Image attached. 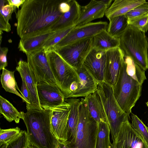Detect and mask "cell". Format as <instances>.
<instances>
[{"label": "cell", "mask_w": 148, "mask_h": 148, "mask_svg": "<svg viewBox=\"0 0 148 148\" xmlns=\"http://www.w3.org/2000/svg\"><path fill=\"white\" fill-rule=\"evenodd\" d=\"M70 105V112L66 130V141L64 143H70L75 136L79 120V107L81 99L70 98L66 99Z\"/></svg>", "instance_id": "cell-22"}, {"label": "cell", "mask_w": 148, "mask_h": 148, "mask_svg": "<svg viewBox=\"0 0 148 148\" xmlns=\"http://www.w3.org/2000/svg\"><path fill=\"white\" fill-rule=\"evenodd\" d=\"M16 70L19 73L22 80L25 82L28 90L30 104L26 106L27 110L42 109L40 105L37 88V84L29 67L27 62L20 60L18 63Z\"/></svg>", "instance_id": "cell-17"}, {"label": "cell", "mask_w": 148, "mask_h": 148, "mask_svg": "<svg viewBox=\"0 0 148 148\" xmlns=\"http://www.w3.org/2000/svg\"><path fill=\"white\" fill-rule=\"evenodd\" d=\"M53 110L28 109L22 112V118L26 126L30 144L36 148H57L59 143L52 131Z\"/></svg>", "instance_id": "cell-2"}, {"label": "cell", "mask_w": 148, "mask_h": 148, "mask_svg": "<svg viewBox=\"0 0 148 148\" xmlns=\"http://www.w3.org/2000/svg\"><path fill=\"white\" fill-rule=\"evenodd\" d=\"M75 70L78 77L77 88L68 98L85 97L97 90L98 82L83 66Z\"/></svg>", "instance_id": "cell-18"}, {"label": "cell", "mask_w": 148, "mask_h": 148, "mask_svg": "<svg viewBox=\"0 0 148 148\" xmlns=\"http://www.w3.org/2000/svg\"><path fill=\"white\" fill-rule=\"evenodd\" d=\"M70 108V104L65 99L64 102L62 105L52 109V131L55 137L60 143H64L66 141V126Z\"/></svg>", "instance_id": "cell-13"}, {"label": "cell", "mask_w": 148, "mask_h": 148, "mask_svg": "<svg viewBox=\"0 0 148 148\" xmlns=\"http://www.w3.org/2000/svg\"><path fill=\"white\" fill-rule=\"evenodd\" d=\"M8 144H3L0 145V148H6Z\"/></svg>", "instance_id": "cell-42"}, {"label": "cell", "mask_w": 148, "mask_h": 148, "mask_svg": "<svg viewBox=\"0 0 148 148\" xmlns=\"http://www.w3.org/2000/svg\"><path fill=\"white\" fill-rule=\"evenodd\" d=\"M22 84L21 87V92L24 97L28 101L29 104L26 106L29 105L30 104V98L28 90L26 85L23 80H22Z\"/></svg>", "instance_id": "cell-39"}, {"label": "cell", "mask_w": 148, "mask_h": 148, "mask_svg": "<svg viewBox=\"0 0 148 148\" xmlns=\"http://www.w3.org/2000/svg\"><path fill=\"white\" fill-rule=\"evenodd\" d=\"M129 25H131L143 32L148 31V12L133 20Z\"/></svg>", "instance_id": "cell-35"}, {"label": "cell", "mask_w": 148, "mask_h": 148, "mask_svg": "<svg viewBox=\"0 0 148 148\" xmlns=\"http://www.w3.org/2000/svg\"><path fill=\"white\" fill-rule=\"evenodd\" d=\"M148 12V3H145L131 10L126 14L128 23Z\"/></svg>", "instance_id": "cell-34"}, {"label": "cell", "mask_w": 148, "mask_h": 148, "mask_svg": "<svg viewBox=\"0 0 148 148\" xmlns=\"http://www.w3.org/2000/svg\"><path fill=\"white\" fill-rule=\"evenodd\" d=\"M57 148H69L65 144L59 143Z\"/></svg>", "instance_id": "cell-41"}, {"label": "cell", "mask_w": 148, "mask_h": 148, "mask_svg": "<svg viewBox=\"0 0 148 148\" xmlns=\"http://www.w3.org/2000/svg\"><path fill=\"white\" fill-rule=\"evenodd\" d=\"M26 55L29 67L37 85L47 84L58 87L47 61L44 49Z\"/></svg>", "instance_id": "cell-9"}, {"label": "cell", "mask_w": 148, "mask_h": 148, "mask_svg": "<svg viewBox=\"0 0 148 148\" xmlns=\"http://www.w3.org/2000/svg\"><path fill=\"white\" fill-rule=\"evenodd\" d=\"M98 129V123L90 114L84 98L81 99L76 133L71 141L65 144L69 148H95Z\"/></svg>", "instance_id": "cell-5"}, {"label": "cell", "mask_w": 148, "mask_h": 148, "mask_svg": "<svg viewBox=\"0 0 148 148\" xmlns=\"http://www.w3.org/2000/svg\"><path fill=\"white\" fill-rule=\"evenodd\" d=\"M37 88L42 109H52L62 105L65 101L64 96L57 86L43 84L37 85Z\"/></svg>", "instance_id": "cell-14"}, {"label": "cell", "mask_w": 148, "mask_h": 148, "mask_svg": "<svg viewBox=\"0 0 148 148\" xmlns=\"http://www.w3.org/2000/svg\"><path fill=\"white\" fill-rule=\"evenodd\" d=\"M75 26H73L55 32L46 41L43 48L46 49L53 47L64 38Z\"/></svg>", "instance_id": "cell-30"}, {"label": "cell", "mask_w": 148, "mask_h": 148, "mask_svg": "<svg viewBox=\"0 0 148 148\" xmlns=\"http://www.w3.org/2000/svg\"><path fill=\"white\" fill-rule=\"evenodd\" d=\"M146 2L145 0H115L107 9L105 15L109 19L125 15L134 8Z\"/></svg>", "instance_id": "cell-21"}, {"label": "cell", "mask_w": 148, "mask_h": 148, "mask_svg": "<svg viewBox=\"0 0 148 148\" xmlns=\"http://www.w3.org/2000/svg\"><path fill=\"white\" fill-rule=\"evenodd\" d=\"M132 128L143 138L148 145V127L136 115L131 113Z\"/></svg>", "instance_id": "cell-31"}, {"label": "cell", "mask_w": 148, "mask_h": 148, "mask_svg": "<svg viewBox=\"0 0 148 148\" xmlns=\"http://www.w3.org/2000/svg\"><path fill=\"white\" fill-rule=\"evenodd\" d=\"M93 39V37L86 38L63 47L51 49L76 70L82 66L86 58L92 49Z\"/></svg>", "instance_id": "cell-8"}, {"label": "cell", "mask_w": 148, "mask_h": 148, "mask_svg": "<svg viewBox=\"0 0 148 148\" xmlns=\"http://www.w3.org/2000/svg\"><path fill=\"white\" fill-rule=\"evenodd\" d=\"M108 25L106 22L99 21L75 26L64 38L52 48L63 47L81 40L93 37L107 29Z\"/></svg>", "instance_id": "cell-11"}, {"label": "cell", "mask_w": 148, "mask_h": 148, "mask_svg": "<svg viewBox=\"0 0 148 148\" xmlns=\"http://www.w3.org/2000/svg\"><path fill=\"white\" fill-rule=\"evenodd\" d=\"M108 20L107 32L111 36L120 38L129 25L125 15L110 18Z\"/></svg>", "instance_id": "cell-27"}, {"label": "cell", "mask_w": 148, "mask_h": 148, "mask_svg": "<svg viewBox=\"0 0 148 148\" xmlns=\"http://www.w3.org/2000/svg\"><path fill=\"white\" fill-rule=\"evenodd\" d=\"M119 47L144 69H148V42L145 33L129 25L120 38Z\"/></svg>", "instance_id": "cell-3"}, {"label": "cell", "mask_w": 148, "mask_h": 148, "mask_svg": "<svg viewBox=\"0 0 148 148\" xmlns=\"http://www.w3.org/2000/svg\"><path fill=\"white\" fill-rule=\"evenodd\" d=\"M142 88V85L127 74L124 62L119 78L112 89L118 104L129 115L141 95Z\"/></svg>", "instance_id": "cell-7"}, {"label": "cell", "mask_w": 148, "mask_h": 148, "mask_svg": "<svg viewBox=\"0 0 148 148\" xmlns=\"http://www.w3.org/2000/svg\"><path fill=\"white\" fill-rule=\"evenodd\" d=\"M110 148H113V147H112V145H111V147H110Z\"/></svg>", "instance_id": "cell-45"}, {"label": "cell", "mask_w": 148, "mask_h": 148, "mask_svg": "<svg viewBox=\"0 0 148 148\" xmlns=\"http://www.w3.org/2000/svg\"><path fill=\"white\" fill-rule=\"evenodd\" d=\"M25 0H7L8 4L13 7L15 10L16 8L18 9L19 6L22 5Z\"/></svg>", "instance_id": "cell-40"}, {"label": "cell", "mask_w": 148, "mask_h": 148, "mask_svg": "<svg viewBox=\"0 0 148 148\" xmlns=\"http://www.w3.org/2000/svg\"><path fill=\"white\" fill-rule=\"evenodd\" d=\"M124 62L126 64V71L128 75L142 85L146 79L145 71L129 56H124Z\"/></svg>", "instance_id": "cell-28"}, {"label": "cell", "mask_w": 148, "mask_h": 148, "mask_svg": "<svg viewBox=\"0 0 148 148\" xmlns=\"http://www.w3.org/2000/svg\"><path fill=\"white\" fill-rule=\"evenodd\" d=\"M1 75V81L2 87L7 92L14 94L20 97L26 105L29 103L23 96L19 89L14 76V71H11L5 68L2 70Z\"/></svg>", "instance_id": "cell-25"}, {"label": "cell", "mask_w": 148, "mask_h": 148, "mask_svg": "<svg viewBox=\"0 0 148 148\" xmlns=\"http://www.w3.org/2000/svg\"><path fill=\"white\" fill-rule=\"evenodd\" d=\"M0 113L10 122L14 121L16 123H18L20 119L22 118V112H19L9 101L1 95Z\"/></svg>", "instance_id": "cell-26"}, {"label": "cell", "mask_w": 148, "mask_h": 148, "mask_svg": "<svg viewBox=\"0 0 148 148\" xmlns=\"http://www.w3.org/2000/svg\"><path fill=\"white\" fill-rule=\"evenodd\" d=\"M146 104L147 106L148 107V101L146 103Z\"/></svg>", "instance_id": "cell-44"}, {"label": "cell", "mask_w": 148, "mask_h": 148, "mask_svg": "<svg viewBox=\"0 0 148 148\" xmlns=\"http://www.w3.org/2000/svg\"><path fill=\"white\" fill-rule=\"evenodd\" d=\"M30 144L27 132L22 130L15 138L8 144L6 148H27Z\"/></svg>", "instance_id": "cell-33"}, {"label": "cell", "mask_w": 148, "mask_h": 148, "mask_svg": "<svg viewBox=\"0 0 148 148\" xmlns=\"http://www.w3.org/2000/svg\"><path fill=\"white\" fill-rule=\"evenodd\" d=\"M21 131L18 127L7 129H0V145L8 144L15 138Z\"/></svg>", "instance_id": "cell-32"}, {"label": "cell", "mask_w": 148, "mask_h": 148, "mask_svg": "<svg viewBox=\"0 0 148 148\" xmlns=\"http://www.w3.org/2000/svg\"><path fill=\"white\" fill-rule=\"evenodd\" d=\"M89 112L97 123H108L107 117L101 98L97 90L84 97Z\"/></svg>", "instance_id": "cell-20"}, {"label": "cell", "mask_w": 148, "mask_h": 148, "mask_svg": "<svg viewBox=\"0 0 148 148\" xmlns=\"http://www.w3.org/2000/svg\"></svg>", "instance_id": "cell-46"}, {"label": "cell", "mask_w": 148, "mask_h": 148, "mask_svg": "<svg viewBox=\"0 0 148 148\" xmlns=\"http://www.w3.org/2000/svg\"><path fill=\"white\" fill-rule=\"evenodd\" d=\"M106 62V51L92 48L85 60L83 66L98 82H104Z\"/></svg>", "instance_id": "cell-15"}, {"label": "cell", "mask_w": 148, "mask_h": 148, "mask_svg": "<svg viewBox=\"0 0 148 148\" xmlns=\"http://www.w3.org/2000/svg\"><path fill=\"white\" fill-rule=\"evenodd\" d=\"M5 1L4 0L0 1V18L3 19L7 23H9V21L11 18L12 14L14 10L13 7L9 4L4 5Z\"/></svg>", "instance_id": "cell-36"}, {"label": "cell", "mask_w": 148, "mask_h": 148, "mask_svg": "<svg viewBox=\"0 0 148 148\" xmlns=\"http://www.w3.org/2000/svg\"><path fill=\"white\" fill-rule=\"evenodd\" d=\"M62 0H25L16 14V32L21 40L48 32L62 14Z\"/></svg>", "instance_id": "cell-1"}, {"label": "cell", "mask_w": 148, "mask_h": 148, "mask_svg": "<svg viewBox=\"0 0 148 148\" xmlns=\"http://www.w3.org/2000/svg\"><path fill=\"white\" fill-rule=\"evenodd\" d=\"M120 38L110 35L107 29L104 30L93 37L92 48L104 51L119 47Z\"/></svg>", "instance_id": "cell-24"}, {"label": "cell", "mask_w": 148, "mask_h": 148, "mask_svg": "<svg viewBox=\"0 0 148 148\" xmlns=\"http://www.w3.org/2000/svg\"><path fill=\"white\" fill-rule=\"evenodd\" d=\"M0 70H3L8 65L7 55L8 51L7 47H0Z\"/></svg>", "instance_id": "cell-37"}, {"label": "cell", "mask_w": 148, "mask_h": 148, "mask_svg": "<svg viewBox=\"0 0 148 148\" xmlns=\"http://www.w3.org/2000/svg\"><path fill=\"white\" fill-rule=\"evenodd\" d=\"M46 56L58 87L65 99L77 89L78 77L75 69L65 62L53 49H45Z\"/></svg>", "instance_id": "cell-4"}, {"label": "cell", "mask_w": 148, "mask_h": 148, "mask_svg": "<svg viewBox=\"0 0 148 148\" xmlns=\"http://www.w3.org/2000/svg\"><path fill=\"white\" fill-rule=\"evenodd\" d=\"M71 8L68 12L63 13L58 21L51 27L50 31L56 32L75 26L79 18L81 6L76 1L71 0Z\"/></svg>", "instance_id": "cell-19"}, {"label": "cell", "mask_w": 148, "mask_h": 148, "mask_svg": "<svg viewBox=\"0 0 148 148\" xmlns=\"http://www.w3.org/2000/svg\"><path fill=\"white\" fill-rule=\"evenodd\" d=\"M104 82L113 88L119 78L124 62V53L119 47L106 51Z\"/></svg>", "instance_id": "cell-12"}, {"label": "cell", "mask_w": 148, "mask_h": 148, "mask_svg": "<svg viewBox=\"0 0 148 148\" xmlns=\"http://www.w3.org/2000/svg\"><path fill=\"white\" fill-rule=\"evenodd\" d=\"M113 141V148H148V145L132 128L128 119L122 124Z\"/></svg>", "instance_id": "cell-10"}, {"label": "cell", "mask_w": 148, "mask_h": 148, "mask_svg": "<svg viewBox=\"0 0 148 148\" xmlns=\"http://www.w3.org/2000/svg\"><path fill=\"white\" fill-rule=\"evenodd\" d=\"M112 1V0H92L87 5L81 6L79 18L75 26L82 25L103 17Z\"/></svg>", "instance_id": "cell-16"}, {"label": "cell", "mask_w": 148, "mask_h": 148, "mask_svg": "<svg viewBox=\"0 0 148 148\" xmlns=\"http://www.w3.org/2000/svg\"><path fill=\"white\" fill-rule=\"evenodd\" d=\"M97 91L100 95L107 117L112 139L113 140L122 124L129 115L121 108L114 97L112 87L105 82H98Z\"/></svg>", "instance_id": "cell-6"}, {"label": "cell", "mask_w": 148, "mask_h": 148, "mask_svg": "<svg viewBox=\"0 0 148 148\" xmlns=\"http://www.w3.org/2000/svg\"><path fill=\"white\" fill-rule=\"evenodd\" d=\"M55 32H50L25 39H20L18 46L19 50L26 54L43 48L46 41Z\"/></svg>", "instance_id": "cell-23"}, {"label": "cell", "mask_w": 148, "mask_h": 148, "mask_svg": "<svg viewBox=\"0 0 148 148\" xmlns=\"http://www.w3.org/2000/svg\"><path fill=\"white\" fill-rule=\"evenodd\" d=\"M71 0H62L59 5V9L62 14L66 13L70 10Z\"/></svg>", "instance_id": "cell-38"}, {"label": "cell", "mask_w": 148, "mask_h": 148, "mask_svg": "<svg viewBox=\"0 0 148 148\" xmlns=\"http://www.w3.org/2000/svg\"><path fill=\"white\" fill-rule=\"evenodd\" d=\"M110 131L108 123L100 122L98 123L95 148H110L112 143L110 140Z\"/></svg>", "instance_id": "cell-29"}, {"label": "cell", "mask_w": 148, "mask_h": 148, "mask_svg": "<svg viewBox=\"0 0 148 148\" xmlns=\"http://www.w3.org/2000/svg\"><path fill=\"white\" fill-rule=\"evenodd\" d=\"M27 148H36L33 145L30 144Z\"/></svg>", "instance_id": "cell-43"}]
</instances>
